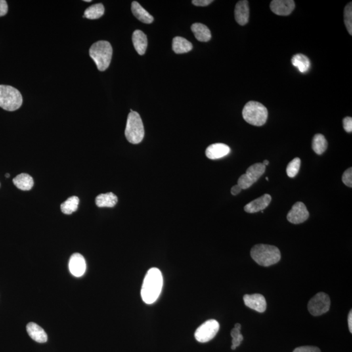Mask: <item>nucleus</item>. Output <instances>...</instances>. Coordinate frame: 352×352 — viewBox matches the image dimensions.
Masks as SVG:
<instances>
[{
	"label": "nucleus",
	"mask_w": 352,
	"mask_h": 352,
	"mask_svg": "<svg viewBox=\"0 0 352 352\" xmlns=\"http://www.w3.org/2000/svg\"><path fill=\"white\" fill-rule=\"evenodd\" d=\"M117 197L112 192L100 194L96 197L95 204L98 207H113L117 203Z\"/></svg>",
	"instance_id": "obj_22"
},
{
	"label": "nucleus",
	"mask_w": 352,
	"mask_h": 352,
	"mask_svg": "<svg viewBox=\"0 0 352 352\" xmlns=\"http://www.w3.org/2000/svg\"><path fill=\"white\" fill-rule=\"evenodd\" d=\"M8 12V5L7 1L5 0H0V17L5 15Z\"/></svg>",
	"instance_id": "obj_34"
},
{
	"label": "nucleus",
	"mask_w": 352,
	"mask_h": 352,
	"mask_svg": "<svg viewBox=\"0 0 352 352\" xmlns=\"http://www.w3.org/2000/svg\"><path fill=\"white\" fill-rule=\"evenodd\" d=\"M292 64L293 66L298 69L301 73H306L309 71L311 62L307 56L302 54H297L292 58Z\"/></svg>",
	"instance_id": "obj_24"
},
{
	"label": "nucleus",
	"mask_w": 352,
	"mask_h": 352,
	"mask_svg": "<svg viewBox=\"0 0 352 352\" xmlns=\"http://www.w3.org/2000/svg\"><path fill=\"white\" fill-rule=\"evenodd\" d=\"M69 267L71 273L73 275L77 277L83 276L87 269V264L85 258L79 253H75L71 256Z\"/></svg>",
	"instance_id": "obj_13"
},
{
	"label": "nucleus",
	"mask_w": 352,
	"mask_h": 352,
	"mask_svg": "<svg viewBox=\"0 0 352 352\" xmlns=\"http://www.w3.org/2000/svg\"><path fill=\"white\" fill-rule=\"evenodd\" d=\"M295 7L293 0H273L270 3V9L276 15L288 16Z\"/></svg>",
	"instance_id": "obj_11"
},
{
	"label": "nucleus",
	"mask_w": 352,
	"mask_h": 352,
	"mask_svg": "<svg viewBox=\"0 0 352 352\" xmlns=\"http://www.w3.org/2000/svg\"><path fill=\"white\" fill-rule=\"evenodd\" d=\"M79 202L78 197L75 196L70 197L61 205L62 212L66 215H70L75 212L78 209Z\"/></svg>",
	"instance_id": "obj_27"
},
{
	"label": "nucleus",
	"mask_w": 352,
	"mask_h": 352,
	"mask_svg": "<svg viewBox=\"0 0 352 352\" xmlns=\"http://www.w3.org/2000/svg\"><path fill=\"white\" fill-rule=\"evenodd\" d=\"M245 305L250 308L251 309L259 312V313H264L267 308V303L264 295L255 293L252 295H245L244 297Z\"/></svg>",
	"instance_id": "obj_12"
},
{
	"label": "nucleus",
	"mask_w": 352,
	"mask_h": 352,
	"mask_svg": "<svg viewBox=\"0 0 352 352\" xmlns=\"http://www.w3.org/2000/svg\"><path fill=\"white\" fill-rule=\"evenodd\" d=\"M309 217V212L307 207L301 202L295 203L287 215L288 221L294 225L304 223Z\"/></svg>",
	"instance_id": "obj_10"
},
{
	"label": "nucleus",
	"mask_w": 352,
	"mask_h": 352,
	"mask_svg": "<svg viewBox=\"0 0 352 352\" xmlns=\"http://www.w3.org/2000/svg\"><path fill=\"white\" fill-rule=\"evenodd\" d=\"M249 1L247 0H242L237 3L235 7V19L241 26H245L249 20Z\"/></svg>",
	"instance_id": "obj_15"
},
{
	"label": "nucleus",
	"mask_w": 352,
	"mask_h": 352,
	"mask_svg": "<svg viewBox=\"0 0 352 352\" xmlns=\"http://www.w3.org/2000/svg\"><path fill=\"white\" fill-rule=\"evenodd\" d=\"M173 49L176 54H184L192 49V45L183 37H176L173 41Z\"/></svg>",
	"instance_id": "obj_23"
},
{
	"label": "nucleus",
	"mask_w": 352,
	"mask_h": 352,
	"mask_svg": "<svg viewBox=\"0 0 352 352\" xmlns=\"http://www.w3.org/2000/svg\"><path fill=\"white\" fill-rule=\"evenodd\" d=\"M5 177H10V175H9V174H6V175H5Z\"/></svg>",
	"instance_id": "obj_39"
},
{
	"label": "nucleus",
	"mask_w": 352,
	"mask_h": 352,
	"mask_svg": "<svg viewBox=\"0 0 352 352\" xmlns=\"http://www.w3.org/2000/svg\"><path fill=\"white\" fill-rule=\"evenodd\" d=\"M265 179H267V181H268V180H269V178H268V177H266Z\"/></svg>",
	"instance_id": "obj_41"
},
{
	"label": "nucleus",
	"mask_w": 352,
	"mask_h": 352,
	"mask_svg": "<svg viewBox=\"0 0 352 352\" xmlns=\"http://www.w3.org/2000/svg\"><path fill=\"white\" fill-rule=\"evenodd\" d=\"M343 127L346 132L352 133V118L351 117H346L343 119Z\"/></svg>",
	"instance_id": "obj_33"
},
{
	"label": "nucleus",
	"mask_w": 352,
	"mask_h": 352,
	"mask_svg": "<svg viewBox=\"0 0 352 352\" xmlns=\"http://www.w3.org/2000/svg\"><path fill=\"white\" fill-rule=\"evenodd\" d=\"M219 324L217 320L211 319L201 325L194 333L196 340L205 343L212 340L219 330Z\"/></svg>",
	"instance_id": "obj_8"
},
{
	"label": "nucleus",
	"mask_w": 352,
	"mask_h": 352,
	"mask_svg": "<svg viewBox=\"0 0 352 352\" xmlns=\"http://www.w3.org/2000/svg\"><path fill=\"white\" fill-rule=\"evenodd\" d=\"M344 21L350 35H352V3H348L344 11Z\"/></svg>",
	"instance_id": "obj_30"
},
{
	"label": "nucleus",
	"mask_w": 352,
	"mask_h": 352,
	"mask_svg": "<svg viewBox=\"0 0 352 352\" xmlns=\"http://www.w3.org/2000/svg\"><path fill=\"white\" fill-rule=\"evenodd\" d=\"M265 166L263 163H256L247 170L246 174L240 176L238 185L242 189L251 187L265 173Z\"/></svg>",
	"instance_id": "obj_7"
},
{
	"label": "nucleus",
	"mask_w": 352,
	"mask_h": 352,
	"mask_svg": "<svg viewBox=\"0 0 352 352\" xmlns=\"http://www.w3.org/2000/svg\"><path fill=\"white\" fill-rule=\"evenodd\" d=\"M230 147L225 144L216 143L207 147L205 155L211 160L219 159L228 156L230 153Z\"/></svg>",
	"instance_id": "obj_14"
},
{
	"label": "nucleus",
	"mask_w": 352,
	"mask_h": 352,
	"mask_svg": "<svg viewBox=\"0 0 352 352\" xmlns=\"http://www.w3.org/2000/svg\"><path fill=\"white\" fill-rule=\"evenodd\" d=\"M342 179L344 184H345L346 185L349 186V187H352V168H350V169L347 170V171L344 173Z\"/></svg>",
	"instance_id": "obj_31"
},
{
	"label": "nucleus",
	"mask_w": 352,
	"mask_h": 352,
	"mask_svg": "<svg viewBox=\"0 0 352 352\" xmlns=\"http://www.w3.org/2000/svg\"><path fill=\"white\" fill-rule=\"evenodd\" d=\"M12 181L16 187L22 190H31L34 185V181L32 177L24 173L16 176Z\"/></svg>",
	"instance_id": "obj_21"
},
{
	"label": "nucleus",
	"mask_w": 352,
	"mask_h": 352,
	"mask_svg": "<svg viewBox=\"0 0 352 352\" xmlns=\"http://www.w3.org/2000/svg\"><path fill=\"white\" fill-rule=\"evenodd\" d=\"M330 298L328 294L320 292L309 301L308 310L314 316L322 315L328 313L330 308Z\"/></svg>",
	"instance_id": "obj_9"
},
{
	"label": "nucleus",
	"mask_w": 352,
	"mask_h": 352,
	"mask_svg": "<svg viewBox=\"0 0 352 352\" xmlns=\"http://www.w3.org/2000/svg\"><path fill=\"white\" fill-rule=\"evenodd\" d=\"M163 274L156 267L148 270L144 278L141 290L142 300L146 304H152L157 300L162 291Z\"/></svg>",
	"instance_id": "obj_1"
},
{
	"label": "nucleus",
	"mask_w": 352,
	"mask_h": 352,
	"mask_svg": "<svg viewBox=\"0 0 352 352\" xmlns=\"http://www.w3.org/2000/svg\"><path fill=\"white\" fill-rule=\"evenodd\" d=\"M133 43L134 47L138 54L144 55L148 47V39L145 33L141 30H135L133 34Z\"/></svg>",
	"instance_id": "obj_18"
},
{
	"label": "nucleus",
	"mask_w": 352,
	"mask_h": 352,
	"mask_svg": "<svg viewBox=\"0 0 352 352\" xmlns=\"http://www.w3.org/2000/svg\"><path fill=\"white\" fill-rule=\"evenodd\" d=\"M242 189L241 188L240 186L238 185H236L232 186L231 188V193L232 195H238V194H240L241 191H242Z\"/></svg>",
	"instance_id": "obj_36"
},
{
	"label": "nucleus",
	"mask_w": 352,
	"mask_h": 352,
	"mask_svg": "<svg viewBox=\"0 0 352 352\" xmlns=\"http://www.w3.org/2000/svg\"><path fill=\"white\" fill-rule=\"evenodd\" d=\"M212 0H193L192 1V4L196 6H200V7H205L212 3Z\"/></svg>",
	"instance_id": "obj_35"
},
{
	"label": "nucleus",
	"mask_w": 352,
	"mask_h": 352,
	"mask_svg": "<svg viewBox=\"0 0 352 352\" xmlns=\"http://www.w3.org/2000/svg\"><path fill=\"white\" fill-rule=\"evenodd\" d=\"M271 202V196L265 194L245 205L244 210L249 213L259 212L265 209Z\"/></svg>",
	"instance_id": "obj_16"
},
{
	"label": "nucleus",
	"mask_w": 352,
	"mask_h": 352,
	"mask_svg": "<svg viewBox=\"0 0 352 352\" xmlns=\"http://www.w3.org/2000/svg\"><path fill=\"white\" fill-rule=\"evenodd\" d=\"M293 352H321L317 347H301L297 348Z\"/></svg>",
	"instance_id": "obj_32"
},
{
	"label": "nucleus",
	"mask_w": 352,
	"mask_h": 352,
	"mask_svg": "<svg viewBox=\"0 0 352 352\" xmlns=\"http://www.w3.org/2000/svg\"><path fill=\"white\" fill-rule=\"evenodd\" d=\"M242 114L245 120L249 124L260 127L266 123L268 111L263 104L257 101H249L245 104Z\"/></svg>",
	"instance_id": "obj_4"
},
{
	"label": "nucleus",
	"mask_w": 352,
	"mask_h": 352,
	"mask_svg": "<svg viewBox=\"0 0 352 352\" xmlns=\"http://www.w3.org/2000/svg\"><path fill=\"white\" fill-rule=\"evenodd\" d=\"M27 332H28L29 336L33 339V341H36L39 343H45L48 340V336L47 333L45 332L41 327L35 323H29L26 326Z\"/></svg>",
	"instance_id": "obj_17"
},
{
	"label": "nucleus",
	"mask_w": 352,
	"mask_h": 352,
	"mask_svg": "<svg viewBox=\"0 0 352 352\" xmlns=\"http://www.w3.org/2000/svg\"><path fill=\"white\" fill-rule=\"evenodd\" d=\"M328 142L324 135L322 134H317L314 136L313 139V149L314 152L318 155H322L326 152L328 148Z\"/></svg>",
	"instance_id": "obj_26"
},
{
	"label": "nucleus",
	"mask_w": 352,
	"mask_h": 352,
	"mask_svg": "<svg viewBox=\"0 0 352 352\" xmlns=\"http://www.w3.org/2000/svg\"><path fill=\"white\" fill-rule=\"evenodd\" d=\"M89 56L100 71H104L110 66L113 50L110 43L106 41L96 42L89 49Z\"/></svg>",
	"instance_id": "obj_3"
},
{
	"label": "nucleus",
	"mask_w": 352,
	"mask_h": 352,
	"mask_svg": "<svg viewBox=\"0 0 352 352\" xmlns=\"http://www.w3.org/2000/svg\"><path fill=\"white\" fill-rule=\"evenodd\" d=\"M125 137L130 143H140L144 137L143 122L139 114L137 112H131L127 117Z\"/></svg>",
	"instance_id": "obj_5"
},
{
	"label": "nucleus",
	"mask_w": 352,
	"mask_h": 352,
	"mask_svg": "<svg viewBox=\"0 0 352 352\" xmlns=\"http://www.w3.org/2000/svg\"><path fill=\"white\" fill-rule=\"evenodd\" d=\"M20 92L10 86L0 85V107L4 110L15 111L22 106Z\"/></svg>",
	"instance_id": "obj_6"
},
{
	"label": "nucleus",
	"mask_w": 352,
	"mask_h": 352,
	"mask_svg": "<svg viewBox=\"0 0 352 352\" xmlns=\"http://www.w3.org/2000/svg\"><path fill=\"white\" fill-rule=\"evenodd\" d=\"M348 322H349V330L351 333H352V311H351L349 314V318H348Z\"/></svg>",
	"instance_id": "obj_37"
},
{
	"label": "nucleus",
	"mask_w": 352,
	"mask_h": 352,
	"mask_svg": "<svg viewBox=\"0 0 352 352\" xmlns=\"http://www.w3.org/2000/svg\"><path fill=\"white\" fill-rule=\"evenodd\" d=\"M301 166V159L297 157L290 161L286 168V174L288 177H294L298 174Z\"/></svg>",
	"instance_id": "obj_29"
},
{
	"label": "nucleus",
	"mask_w": 352,
	"mask_h": 352,
	"mask_svg": "<svg viewBox=\"0 0 352 352\" xmlns=\"http://www.w3.org/2000/svg\"><path fill=\"white\" fill-rule=\"evenodd\" d=\"M131 10L133 15L142 22L151 24L154 22V17L137 1H133L132 3Z\"/></svg>",
	"instance_id": "obj_19"
},
{
	"label": "nucleus",
	"mask_w": 352,
	"mask_h": 352,
	"mask_svg": "<svg viewBox=\"0 0 352 352\" xmlns=\"http://www.w3.org/2000/svg\"><path fill=\"white\" fill-rule=\"evenodd\" d=\"M104 13V7L102 3L94 4L86 9L83 17L95 20L101 17Z\"/></svg>",
	"instance_id": "obj_25"
},
{
	"label": "nucleus",
	"mask_w": 352,
	"mask_h": 352,
	"mask_svg": "<svg viewBox=\"0 0 352 352\" xmlns=\"http://www.w3.org/2000/svg\"><path fill=\"white\" fill-rule=\"evenodd\" d=\"M241 328H242L241 324L237 323V324H235L234 328L232 330V350H236V348L240 346L241 343H242L243 340H244V336H243L242 333L240 332Z\"/></svg>",
	"instance_id": "obj_28"
},
{
	"label": "nucleus",
	"mask_w": 352,
	"mask_h": 352,
	"mask_svg": "<svg viewBox=\"0 0 352 352\" xmlns=\"http://www.w3.org/2000/svg\"><path fill=\"white\" fill-rule=\"evenodd\" d=\"M191 30L196 39L199 41L207 42L211 38L210 30L205 25L201 23H194L192 24Z\"/></svg>",
	"instance_id": "obj_20"
},
{
	"label": "nucleus",
	"mask_w": 352,
	"mask_h": 352,
	"mask_svg": "<svg viewBox=\"0 0 352 352\" xmlns=\"http://www.w3.org/2000/svg\"><path fill=\"white\" fill-rule=\"evenodd\" d=\"M85 2H91V0H85Z\"/></svg>",
	"instance_id": "obj_40"
},
{
	"label": "nucleus",
	"mask_w": 352,
	"mask_h": 352,
	"mask_svg": "<svg viewBox=\"0 0 352 352\" xmlns=\"http://www.w3.org/2000/svg\"><path fill=\"white\" fill-rule=\"evenodd\" d=\"M251 256L256 263L264 267L278 263L281 258L277 247L265 244L256 245L251 249Z\"/></svg>",
	"instance_id": "obj_2"
},
{
	"label": "nucleus",
	"mask_w": 352,
	"mask_h": 352,
	"mask_svg": "<svg viewBox=\"0 0 352 352\" xmlns=\"http://www.w3.org/2000/svg\"><path fill=\"white\" fill-rule=\"evenodd\" d=\"M269 161L267 160H265L264 161L263 165H265V166H267V165H269Z\"/></svg>",
	"instance_id": "obj_38"
}]
</instances>
